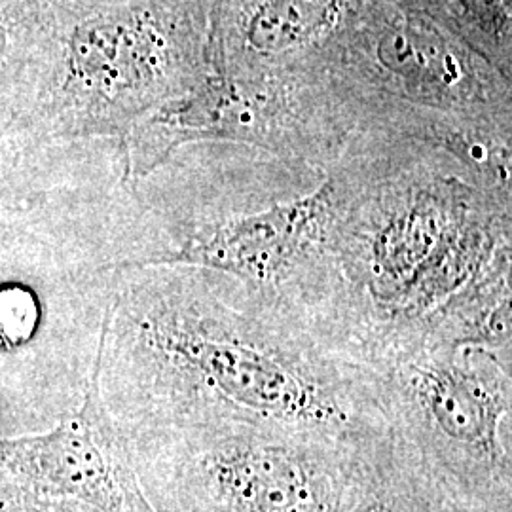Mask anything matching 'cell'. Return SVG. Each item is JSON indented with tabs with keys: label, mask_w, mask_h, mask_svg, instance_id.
<instances>
[{
	"label": "cell",
	"mask_w": 512,
	"mask_h": 512,
	"mask_svg": "<svg viewBox=\"0 0 512 512\" xmlns=\"http://www.w3.org/2000/svg\"><path fill=\"white\" fill-rule=\"evenodd\" d=\"M93 370L129 433L243 423L361 450L389 431L374 372L228 275L116 272Z\"/></svg>",
	"instance_id": "6da1fadb"
},
{
	"label": "cell",
	"mask_w": 512,
	"mask_h": 512,
	"mask_svg": "<svg viewBox=\"0 0 512 512\" xmlns=\"http://www.w3.org/2000/svg\"><path fill=\"white\" fill-rule=\"evenodd\" d=\"M349 148L355 190L336 243L338 336L370 370L435 346H512L511 198L431 145Z\"/></svg>",
	"instance_id": "7a4b0ae2"
},
{
	"label": "cell",
	"mask_w": 512,
	"mask_h": 512,
	"mask_svg": "<svg viewBox=\"0 0 512 512\" xmlns=\"http://www.w3.org/2000/svg\"><path fill=\"white\" fill-rule=\"evenodd\" d=\"M213 0H46L35 69L2 99L16 141L116 139L209 69Z\"/></svg>",
	"instance_id": "3957f363"
},
{
	"label": "cell",
	"mask_w": 512,
	"mask_h": 512,
	"mask_svg": "<svg viewBox=\"0 0 512 512\" xmlns=\"http://www.w3.org/2000/svg\"><path fill=\"white\" fill-rule=\"evenodd\" d=\"M329 78L363 135L423 141L454 126L512 128V80L406 0L370 2Z\"/></svg>",
	"instance_id": "277c9868"
},
{
	"label": "cell",
	"mask_w": 512,
	"mask_h": 512,
	"mask_svg": "<svg viewBox=\"0 0 512 512\" xmlns=\"http://www.w3.org/2000/svg\"><path fill=\"white\" fill-rule=\"evenodd\" d=\"M126 437L156 512H346L363 450L243 423Z\"/></svg>",
	"instance_id": "5b68a950"
},
{
	"label": "cell",
	"mask_w": 512,
	"mask_h": 512,
	"mask_svg": "<svg viewBox=\"0 0 512 512\" xmlns=\"http://www.w3.org/2000/svg\"><path fill=\"white\" fill-rule=\"evenodd\" d=\"M511 353L437 344L372 368L391 431L476 512H512Z\"/></svg>",
	"instance_id": "8992f818"
},
{
	"label": "cell",
	"mask_w": 512,
	"mask_h": 512,
	"mask_svg": "<svg viewBox=\"0 0 512 512\" xmlns=\"http://www.w3.org/2000/svg\"><path fill=\"white\" fill-rule=\"evenodd\" d=\"M311 194L202 224L135 268L190 266L228 275L336 346V243L355 190L348 150Z\"/></svg>",
	"instance_id": "52a82bcc"
},
{
	"label": "cell",
	"mask_w": 512,
	"mask_h": 512,
	"mask_svg": "<svg viewBox=\"0 0 512 512\" xmlns=\"http://www.w3.org/2000/svg\"><path fill=\"white\" fill-rule=\"evenodd\" d=\"M357 120L329 76H249L209 61L202 80L120 143L124 181H141L190 143H241L275 156L336 164Z\"/></svg>",
	"instance_id": "ba28073f"
},
{
	"label": "cell",
	"mask_w": 512,
	"mask_h": 512,
	"mask_svg": "<svg viewBox=\"0 0 512 512\" xmlns=\"http://www.w3.org/2000/svg\"><path fill=\"white\" fill-rule=\"evenodd\" d=\"M0 469L31 494L78 499L107 512H156L128 437L99 395L95 370L82 406L69 420L46 435L0 440Z\"/></svg>",
	"instance_id": "9c48e42d"
},
{
	"label": "cell",
	"mask_w": 512,
	"mask_h": 512,
	"mask_svg": "<svg viewBox=\"0 0 512 512\" xmlns=\"http://www.w3.org/2000/svg\"><path fill=\"white\" fill-rule=\"evenodd\" d=\"M372 0H213L209 61L249 76H329Z\"/></svg>",
	"instance_id": "30bf717a"
},
{
	"label": "cell",
	"mask_w": 512,
	"mask_h": 512,
	"mask_svg": "<svg viewBox=\"0 0 512 512\" xmlns=\"http://www.w3.org/2000/svg\"><path fill=\"white\" fill-rule=\"evenodd\" d=\"M346 512H476L433 475L391 427L359 452Z\"/></svg>",
	"instance_id": "8fae6325"
},
{
	"label": "cell",
	"mask_w": 512,
	"mask_h": 512,
	"mask_svg": "<svg viewBox=\"0 0 512 512\" xmlns=\"http://www.w3.org/2000/svg\"><path fill=\"white\" fill-rule=\"evenodd\" d=\"M512 80V0H406Z\"/></svg>",
	"instance_id": "7c38bea8"
},
{
	"label": "cell",
	"mask_w": 512,
	"mask_h": 512,
	"mask_svg": "<svg viewBox=\"0 0 512 512\" xmlns=\"http://www.w3.org/2000/svg\"><path fill=\"white\" fill-rule=\"evenodd\" d=\"M46 29V0H0V99L35 69Z\"/></svg>",
	"instance_id": "4fadbf2b"
},
{
	"label": "cell",
	"mask_w": 512,
	"mask_h": 512,
	"mask_svg": "<svg viewBox=\"0 0 512 512\" xmlns=\"http://www.w3.org/2000/svg\"><path fill=\"white\" fill-rule=\"evenodd\" d=\"M0 512H29V490L0 469Z\"/></svg>",
	"instance_id": "5bb4252c"
},
{
	"label": "cell",
	"mask_w": 512,
	"mask_h": 512,
	"mask_svg": "<svg viewBox=\"0 0 512 512\" xmlns=\"http://www.w3.org/2000/svg\"><path fill=\"white\" fill-rule=\"evenodd\" d=\"M29 512H107L69 497H44L29 492Z\"/></svg>",
	"instance_id": "9a60e30c"
},
{
	"label": "cell",
	"mask_w": 512,
	"mask_h": 512,
	"mask_svg": "<svg viewBox=\"0 0 512 512\" xmlns=\"http://www.w3.org/2000/svg\"><path fill=\"white\" fill-rule=\"evenodd\" d=\"M6 217H8V213L2 209V205H0V238H2V234H4V228H6Z\"/></svg>",
	"instance_id": "2e32d148"
}]
</instances>
